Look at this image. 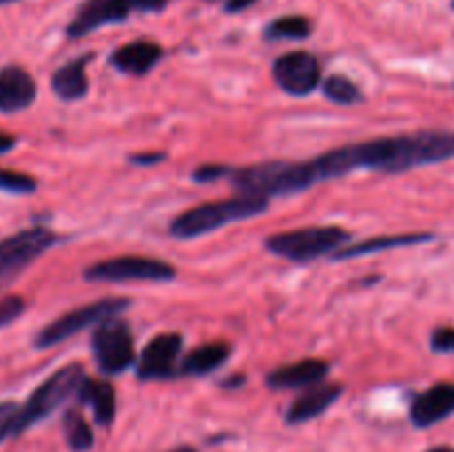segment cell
<instances>
[{
	"instance_id": "cell-1",
	"label": "cell",
	"mask_w": 454,
	"mask_h": 452,
	"mask_svg": "<svg viewBox=\"0 0 454 452\" xmlns=\"http://www.w3.org/2000/svg\"><path fill=\"white\" fill-rule=\"evenodd\" d=\"M454 158V133L417 131L408 136L381 137L333 149L310 160L317 182L346 175L355 168H372L384 173L411 171L424 164L443 162Z\"/></svg>"
},
{
	"instance_id": "cell-2",
	"label": "cell",
	"mask_w": 454,
	"mask_h": 452,
	"mask_svg": "<svg viewBox=\"0 0 454 452\" xmlns=\"http://www.w3.org/2000/svg\"><path fill=\"white\" fill-rule=\"evenodd\" d=\"M317 182L310 162H260L233 171V186L239 195H255L266 198L270 195L297 193Z\"/></svg>"
},
{
	"instance_id": "cell-3",
	"label": "cell",
	"mask_w": 454,
	"mask_h": 452,
	"mask_svg": "<svg viewBox=\"0 0 454 452\" xmlns=\"http://www.w3.org/2000/svg\"><path fill=\"white\" fill-rule=\"evenodd\" d=\"M266 207H269V199L255 198V195H238V198L200 204V207L189 208L171 222V235L180 239L200 238V235H207L211 230L222 229L224 224H231V222L260 215L266 211Z\"/></svg>"
},
{
	"instance_id": "cell-4",
	"label": "cell",
	"mask_w": 454,
	"mask_h": 452,
	"mask_svg": "<svg viewBox=\"0 0 454 452\" xmlns=\"http://www.w3.org/2000/svg\"><path fill=\"white\" fill-rule=\"evenodd\" d=\"M84 379H87V377H84V370L80 363L62 366L60 370H56L51 377H47V379L31 393V397L27 399V403L20 408V412H18L13 434H20L22 430L38 424L44 417L51 415L53 410H58L67 399L78 394Z\"/></svg>"
},
{
	"instance_id": "cell-5",
	"label": "cell",
	"mask_w": 454,
	"mask_h": 452,
	"mask_svg": "<svg viewBox=\"0 0 454 452\" xmlns=\"http://www.w3.org/2000/svg\"><path fill=\"white\" fill-rule=\"evenodd\" d=\"M350 239L348 230L340 226H309V229L275 233L266 239V248L273 255L291 261H310L326 253H337Z\"/></svg>"
},
{
	"instance_id": "cell-6",
	"label": "cell",
	"mask_w": 454,
	"mask_h": 452,
	"mask_svg": "<svg viewBox=\"0 0 454 452\" xmlns=\"http://www.w3.org/2000/svg\"><path fill=\"white\" fill-rule=\"evenodd\" d=\"M91 348L98 368L105 375H118L136 362L131 326L127 319L118 317V315L98 323L91 337Z\"/></svg>"
},
{
	"instance_id": "cell-7",
	"label": "cell",
	"mask_w": 454,
	"mask_h": 452,
	"mask_svg": "<svg viewBox=\"0 0 454 452\" xmlns=\"http://www.w3.org/2000/svg\"><path fill=\"white\" fill-rule=\"evenodd\" d=\"M129 306H131V301L129 300H100V301H93V304L69 310V313H65L62 317L53 319L51 323H47V326L35 335L34 346L38 350L51 348V346L78 335V332L84 331V328L98 326V323L105 322L106 317L120 315L124 308H129Z\"/></svg>"
},
{
	"instance_id": "cell-8",
	"label": "cell",
	"mask_w": 454,
	"mask_h": 452,
	"mask_svg": "<svg viewBox=\"0 0 454 452\" xmlns=\"http://www.w3.org/2000/svg\"><path fill=\"white\" fill-rule=\"evenodd\" d=\"M168 0H84L74 20L67 25L69 38H82L98 27L122 22L133 12H160Z\"/></svg>"
},
{
	"instance_id": "cell-9",
	"label": "cell",
	"mask_w": 454,
	"mask_h": 452,
	"mask_svg": "<svg viewBox=\"0 0 454 452\" xmlns=\"http://www.w3.org/2000/svg\"><path fill=\"white\" fill-rule=\"evenodd\" d=\"M173 277H176V269L171 264L162 260H153V257L137 255L111 257V260H102L84 270V279H89V282L109 284L168 282Z\"/></svg>"
},
{
	"instance_id": "cell-10",
	"label": "cell",
	"mask_w": 454,
	"mask_h": 452,
	"mask_svg": "<svg viewBox=\"0 0 454 452\" xmlns=\"http://www.w3.org/2000/svg\"><path fill=\"white\" fill-rule=\"evenodd\" d=\"M56 235L47 229H27L0 242V288L12 282L18 273L38 260L44 251L53 246Z\"/></svg>"
},
{
	"instance_id": "cell-11",
	"label": "cell",
	"mask_w": 454,
	"mask_h": 452,
	"mask_svg": "<svg viewBox=\"0 0 454 452\" xmlns=\"http://www.w3.org/2000/svg\"><path fill=\"white\" fill-rule=\"evenodd\" d=\"M273 78L291 96H309L322 82V66L309 51H291L273 62Z\"/></svg>"
},
{
	"instance_id": "cell-12",
	"label": "cell",
	"mask_w": 454,
	"mask_h": 452,
	"mask_svg": "<svg viewBox=\"0 0 454 452\" xmlns=\"http://www.w3.org/2000/svg\"><path fill=\"white\" fill-rule=\"evenodd\" d=\"M182 350V337L177 332H162L153 337L142 348L137 362V377L140 379H171L177 372V357Z\"/></svg>"
},
{
	"instance_id": "cell-13",
	"label": "cell",
	"mask_w": 454,
	"mask_h": 452,
	"mask_svg": "<svg viewBox=\"0 0 454 452\" xmlns=\"http://www.w3.org/2000/svg\"><path fill=\"white\" fill-rule=\"evenodd\" d=\"M35 80L22 66L9 65L0 69V113H16L35 100Z\"/></svg>"
},
{
	"instance_id": "cell-14",
	"label": "cell",
	"mask_w": 454,
	"mask_h": 452,
	"mask_svg": "<svg viewBox=\"0 0 454 452\" xmlns=\"http://www.w3.org/2000/svg\"><path fill=\"white\" fill-rule=\"evenodd\" d=\"M450 415H454V384L433 386L411 406V419L417 428H430Z\"/></svg>"
},
{
	"instance_id": "cell-15",
	"label": "cell",
	"mask_w": 454,
	"mask_h": 452,
	"mask_svg": "<svg viewBox=\"0 0 454 452\" xmlns=\"http://www.w3.org/2000/svg\"><path fill=\"white\" fill-rule=\"evenodd\" d=\"M340 397H341L340 384L310 386V388H306L304 393L291 403V408H288L286 412V421L288 424H304V421L326 412Z\"/></svg>"
},
{
	"instance_id": "cell-16",
	"label": "cell",
	"mask_w": 454,
	"mask_h": 452,
	"mask_svg": "<svg viewBox=\"0 0 454 452\" xmlns=\"http://www.w3.org/2000/svg\"><path fill=\"white\" fill-rule=\"evenodd\" d=\"M162 58V47L151 40H133V43L122 44L111 53V65L118 71L129 75H145L158 65Z\"/></svg>"
},
{
	"instance_id": "cell-17",
	"label": "cell",
	"mask_w": 454,
	"mask_h": 452,
	"mask_svg": "<svg viewBox=\"0 0 454 452\" xmlns=\"http://www.w3.org/2000/svg\"><path fill=\"white\" fill-rule=\"evenodd\" d=\"M328 375V363L324 359H301V362L288 363L278 368L269 375L270 388H310L322 384Z\"/></svg>"
},
{
	"instance_id": "cell-18",
	"label": "cell",
	"mask_w": 454,
	"mask_h": 452,
	"mask_svg": "<svg viewBox=\"0 0 454 452\" xmlns=\"http://www.w3.org/2000/svg\"><path fill=\"white\" fill-rule=\"evenodd\" d=\"M89 58L82 56L78 60H71L67 65H62L56 74L51 75V89L60 100L65 102H75L80 97L87 96L89 91V80L84 74V65H87Z\"/></svg>"
},
{
	"instance_id": "cell-19",
	"label": "cell",
	"mask_w": 454,
	"mask_h": 452,
	"mask_svg": "<svg viewBox=\"0 0 454 452\" xmlns=\"http://www.w3.org/2000/svg\"><path fill=\"white\" fill-rule=\"evenodd\" d=\"M78 399L84 406H91L93 417L100 425H109L115 417V390L109 381L84 379L78 390Z\"/></svg>"
},
{
	"instance_id": "cell-20",
	"label": "cell",
	"mask_w": 454,
	"mask_h": 452,
	"mask_svg": "<svg viewBox=\"0 0 454 452\" xmlns=\"http://www.w3.org/2000/svg\"><path fill=\"white\" fill-rule=\"evenodd\" d=\"M433 239L430 233H403V235H381V238L364 239L359 244H346L344 248L335 253V260H348V257L357 255H368V253H380L388 251V248H399V246H415V244L428 242Z\"/></svg>"
},
{
	"instance_id": "cell-21",
	"label": "cell",
	"mask_w": 454,
	"mask_h": 452,
	"mask_svg": "<svg viewBox=\"0 0 454 452\" xmlns=\"http://www.w3.org/2000/svg\"><path fill=\"white\" fill-rule=\"evenodd\" d=\"M229 346L222 344V341H213V344L198 346L195 350H191L184 357V362L180 363V375H208L211 370L220 368L222 363L229 359Z\"/></svg>"
},
{
	"instance_id": "cell-22",
	"label": "cell",
	"mask_w": 454,
	"mask_h": 452,
	"mask_svg": "<svg viewBox=\"0 0 454 452\" xmlns=\"http://www.w3.org/2000/svg\"><path fill=\"white\" fill-rule=\"evenodd\" d=\"M62 433L67 446L74 452H87L93 448V430L78 410H67L62 417Z\"/></svg>"
},
{
	"instance_id": "cell-23",
	"label": "cell",
	"mask_w": 454,
	"mask_h": 452,
	"mask_svg": "<svg viewBox=\"0 0 454 452\" xmlns=\"http://www.w3.org/2000/svg\"><path fill=\"white\" fill-rule=\"evenodd\" d=\"M310 20L304 16H284L270 22L264 29L269 40H304L310 35Z\"/></svg>"
},
{
	"instance_id": "cell-24",
	"label": "cell",
	"mask_w": 454,
	"mask_h": 452,
	"mask_svg": "<svg viewBox=\"0 0 454 452\" xmlns=\"http://www.w3.org/2000/svg\"><path fill=\"white\" fill-rule=\"evenodd\" d=\"M322 91L335 105H359L364 100V93L359 91L357 84L353 80L344 78V75H331L322 84Z\"/></svg>"
},
{
	"instance_id": "cell-25",
	"label": "cell",
	"mask_w": 454,
	"mask_h": 452,
	"mask_svg": "<svg viewBox=\"0 0 454 452\" xmlns=\"http://www.w3.org/2000/svg\"><path fill=\"white\" fill-rule=\"evenodd\" d=\"M38 182L27 173L18 171H4L0 168V191H9V193H34Z\"/></svg>"
},
{
	"instance_id": "cell-26",
	"label": "cell",
	"mask_w": 454,
	"mask_h": 452,
	"mask_svg": "<svg viewBox=\"0 0 454 452\" xmlns=\"http://www.w3.org/2000/svg\"><path fill=\"white\" fill-rule=\"evenodd\" d=\"M25 310V301L18 295H9L4 300H0V328L12 323L13 319L20 317V313Z\"/></svg>"
},
{
	"instance_id": "cell-27",
	"label": "cell",
	"mask_w": 454,
	"mask_h": 452,
	"mask_svg": "<svg viewBox=\"0 0 454 452\" xmlns=\"http://www.w3.org/2000/svg\"><path fill=\"white\" fill-rule=\"evenodd\" d=\"M18 412H20V408L13 401H0V441H3L7 434H13Z\"/></svg>"
},
{
	"instance_id": "cell-28",
	"label": "cell",
	"mask_w": 454,
	"mask_h": 452,
	"mask_svg": "<svg viewBox=\"0 0 454 452\" xmlns=\"http://www.w3.org/2000/svg\"><path fill=\"white\" fill-rule=\"evenodd\" d=\"M430 346L437 353H454V328L446 326V328H437L430 337Z\"/></svg>"
},
{
	"instance_id": "cell-29",
	"label": "cell",
	"mask_w": 454,
	"mask_h": 452,
	"mask_svg": "<svg viewBox=\"0 0 454 452\" xmlns=\"http://www.w3.org/2000/svg\"><path fill=\"white\" fill-rule=\"evenodd\" d=\"M229 173H233V168L224 167V164H204V167L195 168L193 177L198 182H215L220 177H226Z\"/></svg>"
},
{
	"instance_id": "cell-30",
	"label": "cell",
	"mask_w": 454,
	"mask_h": 452,
	"mask_svg": "<svg viewBox=\"0 0 454 452\" xmlns=\"http://www.w3.org/2000/svg\"><path fill=\"white\" fill-rule=\"evenodd\" d=\"M164 160V153H137L131 155V162L133 164H155Z\"/></svg>"
},
{
	"instance_id": "cell-31",
	"label": "cell",
	"mask_w": 454,
	"mask_h": 452,
	"mask_svg": "<svg viewBox=\"0 0 454 452\" xmlns=\"http://www.w3.org/2000/svg\"><path fill=\"white\" fill-rule=\"evenodd\" d=\"M257 0H226V12L229 13H238V12H244L247 7H251V4H255Z\"/></svg>"
},
{
	"instance_id": "cell-32",
	"label": "cell",
	"mask_w": 454,
	"mask_h": 452,
	"mask_svg": "<svg viewBox=\"0 0 454 452\" xmlns=\"http://www.w3.org/2000/svg\"><path fill=\"white\" fill-rule=\"evenodd\" d=\"M13 146H16V137L9 136V133H0V155L12 151Z\"/></svg>"
},
{
	"instance_id": "cell-33",
	"label": "cell",
	"mask_w": 454,
	"mask_h": 452,
	"mask_svg": "<svg viewBox=\"0 0 454 452\" xmlns=\"http://www.w3.org/2000/svg\"><path fill=\"white\" fill-rule=\"evenodd\" d=\"M168 452H198V450L191 446H180V448H173V450H168Z\"/></svg>"
},
{
	"instance_id": "cell-34",
	"label": "cell",
	"mask_w": 454,
	"mask_h": 452,
	"mask_svg": "<svg viewBox=\"0 0 454 452\" xmlns=\"http://www.w3.org/2000/svg\"><path fill=\"white\" fill-rule=\"evenodd\" d=\"M428 452H454V450L448 446H439V448H433V450H428Z\"/></svg>"
},
{
	"instance_id": "cell-35",
	"label": "cell",
	"mask_w": 454,
	"mask_h": 452,
	"mask_svg": "<svg viewBox=\"0 0 454 452\" xmlns=\"http://www.w3.org/2000/svg\"><path fill=\"white\" fill-rule=\"evenodd\" d=\"M12 3H16V0H0V4H12Z\"/></svg>"
}]
</instances>
